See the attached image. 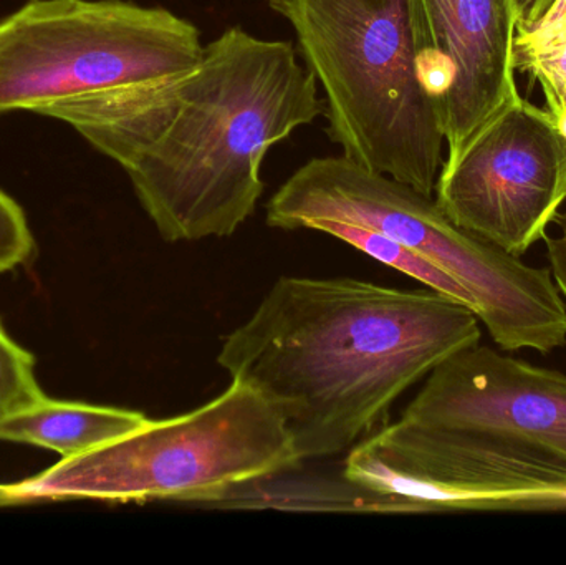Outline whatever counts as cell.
Here are the masks:
<instances>
[{
  "mask_svg": "<svg viewBox=\"0 0 566 565\" xmlns=\"http://www.w3.org/2000/svg\"><path fill=\"white\" fill-rule=\"evenodd\" d=\"M325 115L318 82L286 40L222 32L181 72L59 106L118 163L168 242L229 238L264 195L262 165L277 143Z\"/></svg>",
  "mask_w": 566,
  "mask_h": 565,
  "instance_id": "obj_1",
  "label": "cell"
},
{
  "mask_svg": "<svg viewBox=\"0 0 566 565\" xmlns=\"http://www.w3.org/2000/svg\"><path fill=\"white\" fill-rule=\"evenodd\" d=\"M481 337L471 307L431 289L281 278L226 335L218 364L277 411L303 463L348 453L405 391Z\"/></svg>",
  "mask_w": 566,
  "mask_h": 565,
  "instance_id": "obj_2",
  "label": "cell"
},
{
  "mask_svg": "<svg viewBox=\"0 0 566 565\" xmlns=\"http://www.w3.org/2000/svg\"><path fill=\"white\" fill-rule=\"evenodd\" d=\"M271 228L295 231L338 221L379 232L454 279L501 350L551 354L566 345V305L548 268L459 228L432 196L346 156L300 166L265 208Z\"/></svg>",
  "mask_w": 566,
  "mask_h": 565,
  "instance_id": "obj_3",
  "label": "cell"
},
{
  "mask_svg": "<svg viewBox=\"0 0 566 565\" xmlns=\"http://www.w3.org/2000/svg\"><path fill=\"white\" fill-rule=\"evenodd\" d=\"M322 85L328 136L369 171L434 195L444 133L419 73L411 0H269Z\"/></svg>",
  "mask_w": 566,
  "mask_h": 565,
  "instance_id": "obj_4",
  "label": "cell"
},
{
  "mask_svg": "<svg viewBox=\"0 0 566 565\" xmlns=\"http://www.w3.org/2000/svg\"><path fill=\"white\" fill-rule=\"evenodd\" d=\"M277 411L249 385L228 390L191 414L145 427L13 483L22 504L92 500L172 501L214 508L239 484L298 468Z\"/></svg>",
  "mask_w": 566,
  "mask_h": 565,
  "instance_id": "obj_5",
  "label": "cell"
},
{
  "mask_svg": "<svg viewBox=\"0 0 566 565\" xmlns=\"http://www.w3.org/2000/svg\"><path fill=\"white\" fill-rule=\"evenodd\" d=\"M191 20L126 0H29L0 20V115L50 116L76 100L189 69Z\"/></svg>",
  "mask_w": 566,
  "mask_h": 565,
  "instance_id": "obj_6",
  "label": "cell"
},
{
  "mask_svg": "<svg viewBox=\"0 0 566 565\" xmlns=\"http://www.w3.org/2000/svg\"><path fill=\"white\" fill-rule=\"evenodd\" d=\"M342 473L418 514L566 511V461L492 431L401 417L352 448Z\"/></svg>",
  "mask_w": 566,
  "mask_h": 565,
  "instance_id": "obj_7",
  "label": "cell"
},
{
  "mask_svg": "<svg viewBox=\"0 0 566 565\" xmlns=\"http://www.w3.org/2000/svg\"><path fill=\"white\" fill-rule=\"evenodd\" d=\"M434 192L459 228L522 258L566 201V136L551 113L518 96L442 165Z\"/></svg>",
  "mask_w": 566,
  "mask_h": 565,
  "instance_id": "obj_8",
  "label": "cell"
},
{
  "mask_svg": "<svg viewBox=\"0 0 566 565\" xmlns=\"http://www.w3.org/2000/svg\"><path fill=\"white\" fill-rule=\"evenodd\" d=\"M419 73L454 161L482 126L518 98L512 0H411Z\"/></svg>",
  "mask_w": 566,
  "mask_h": 565,
  "instance_id": "obj_9",
  "label": "cell"
},
{
  "mask_svg": "<svg viewBox=\"0 0 566 565\" xmlns=\"http://www.w3.org/2000/svg\"><path fill=\"white\" fill-rule=\"evenodd\" d=\"M402 417L505 435L566 461V375L481 344L436 367Z\"/></svg>",
  "mask_w": 566,
  "mask_h": 565,
  "instance_id": "obj_10",
  "label": "cell"
},
{
  "mask_svg": "<svg viewBox=\"0 0 566 565\" xmlns=\"http://www.w3.org/2000/svg\"><path fill=\"white\" fill-rule=\"evenodd\" d=\"M148 421L146 415L135 410L43 397L29 407L0 415V441L75 458L118 440Z\"/></svg>",
  "mask_w": 566,
  "mask_h": 565,
  "instance_id": "obj_11",
  "label": "cell"
},
{
  "mask_svg": "<svg viewBox=\"0 0 566 565\" xmlns=\"http://www.w3.org/2000/svg\"><path fill=\"white\" fill-rule=\"evenodd\" d=\"M298 468L239 484L214 508L310 513L418 514L408 501L395 494L359 486L343 473L338 477L300 474Z\"/></svg>",
  "mask_w": 566,
  "mask_h": 565,
  "instance_id": "obj_12",
  "label": "cell"
},
{
  "mask_svg": "<svg viewBox=\"0 0 566 565\" xmlns=\"http://www.w3.org/2000/svg\"><path fill=\"white\" fill-rule=\"evenodd\" d=\"M514 69L541 83L547 112L566 136V0H557L537 25L517 32Z\"/></svg>",
  "mask_w": 566,
  "mask_h": 565,
  "instance_id": "obj_13",
  "label": "cell"
},
{
  "mask_svg": "<svg viewBox=\"0 0 566 565\" xmlns=\"http://www.w3.org/2000/svg\"><path fill=\"white\" fill-rule=\"evenodd\" d=\"M312 231L325 232V234L333 236V238L346 242V244L352 245V248L365 252L369 258L376 259V261L396 269V271L401 272V274L416 279V281L421 282L426 287L431 289V291L448 295V297L454 299V301L461 302V304H465L468 307L472 308L471 297H469L468 292H465L454 279L449 278L446 272H442L441 269L436 268L431 262L422 259L421 255L409 251L405 245L386 238V236L379 234V232L371 231V229L368 228H361V226L338 221L318 222Z\"/></svg>",
  "mask_w": 566,
  "mask_h": 565,
  "instance_id": "obj_14",
  "label": "cell"
},
{
  "mask_svg": "<svg viewBox=\"0 0 566 565\" xmlns=\"http://www.w3.org/2000/svg\"><path fill=\"white\" fill-rule=\"evenodd\" d=\"M45 397L35 377V360L0 327V415Z\"/></svg>",
  "mask_w": 566,
  "mask_h": 565,
  "instance_id": "obj_15",
  "label": "cell"
},
{
  "mask_svg": "<svg viewBox=\"0 0 566 565\" xmlns=\"http://www.w3.org/2000/svg\"><path fill=\"white\" fill-rule=\"evenodd\" d=\"M33 248L25 212L0 189V274L25 264L32 258Z\"/></svg>",
  "mask_w": 566,
  "mask_h": 565,
  "instance_id": "obj_16",
  "label": "cell"
},
{
  "mask_svg": "<svg viewBox=\"0 0 566 565\" xmlns=\"http://www.w3.org/2000/svg\"><path fill=\"white\" fill-rule=\"evenodd\" d=\"M558 236H545V244H547L548 262H551L552 278H554L555 285L560 292L566 305V211L558 212L557 218Z\"/></svg>",
  "mask_w": 566,
  "mask_h": 565,
  "instance_id": "obj_17",
  "label": "cell"
},
{
  "mask_svg": "<svg viewBox=\"0 0 566 565\" xmlns=\"http://www.w3.org/2000/svg\"><path fill=\"white\" fill-rule=\"evenodd\" d=\"M557 0H512L515 17H517V32L532 29L545 19Z\"/></svg>",
  "mask_w": 566,
  "mask_h": 565,
  "instance_id": "obj_18",
  "label": "cell"
}]
</instances>
